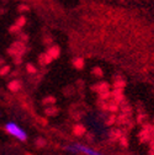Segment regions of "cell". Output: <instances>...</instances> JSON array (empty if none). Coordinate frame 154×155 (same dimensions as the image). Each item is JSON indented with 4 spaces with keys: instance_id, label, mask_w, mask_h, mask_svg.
<instances>
[{
    "instance_id": "obj_1",
    "label": "cell",
    "mask_w": 154,
    "mask_h": 155,
    "mask_svg": "<svg viewBox=\"0 0 154 155\" xmlns=\"http://www.w3.org/2000/svg\"><path fill=\"white\" fill-rule=\"evenodd\" d=\"M5 129L8 130V133H10V134L12 135V137L20 139V140H26V138H27L25 130H24L20 126H18V124H16V123H14V122L6 123V124H5Z\"/></svg>"
},
{
    "instance_id": "obj_2",
    "label": "cell",
    "mask_w": 154,
    "mask_h": 155,
    "mask_svg": "<svg viewBox=\"0 0 154 155\" xmlns=\"http://www.w3.org/2000/svg\"><path fill=\"white\" fill-rule=\"evenodd\" d=\"M67 150H69L72 153H82V154H88V155H98L99 154V151L92 150L80 143H73L72 145L67 147Z\"/></svg>"
}]
</instances>
